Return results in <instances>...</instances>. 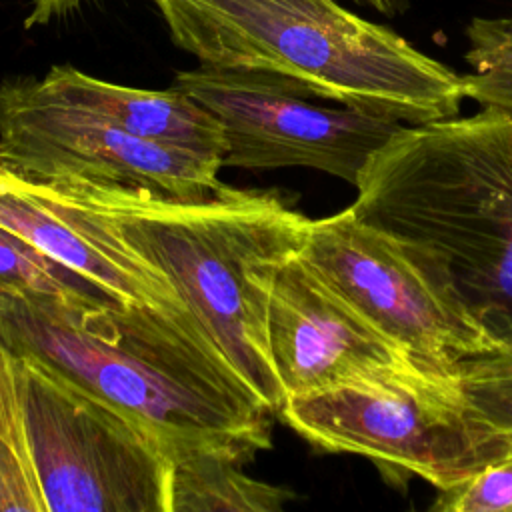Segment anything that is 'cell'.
Listing matches in <instances>:
<instances>
[{
    "label": "cell",
    "mask_w": 512,
    "mask_h": 512,
    "mask_svg": "<svg viewBox=\"0 0 512 512\" xmlns=\"http://www.w3.org/2000/svg\"><path fill=\"white\" fill-rule=\"evenodd\" d=\"M0 336L150 428L170 460L248 462L272 444V410L198 324L146 306L68 302L0 286Z\"/></svg>",
    "instance_id": "6da1fadb"
},
{
    "label": "cell",
    "mask_w": 512,
    "mask_h": 512,
    "mask_svg": "<svg viewBox=\"0 0 512 512\" xmlns=\"http://www.w3.org/2000/svg\"><path fill=\"white\" fill-rule=\"evenodd\" d=\"M354 188L352 214L422 252L494 346H512V116L402 124Z\"/></svg>",
    "instance_id": "7a4b0ae2"
},
{
    "label": "cell",
    "mask_w": 512,
    "mask_h": 512,
    "mask_svg": "<svg viewBox=\"0 0 512 512\" xmlns=\"http://www.w3.org/2000/svg\"><path fill=\"white\" fill-rule=\"evenodd\" d=\"M108 218L162 270L244 384L272 410L284 402L266 336L278 266L304 246L310 218L272 190L222 184L200 200L142 188L48 182Z\"/></svg>",
    "instance_id": "3957f363"
},
{
    "label": "cell",
    "mask_w": 512,
    "mask_h": 512,
    "mask_svg": "<svg viewBox=\"0 0 512 512\" xmlns=\"http://www.w3.org/2000/svg\"><path fill=\"white\" fill-rule=\"evenodd\" d=\"M200 64L266 72L406 126L460 114L464 76L338 0H152Z\"/></svg>",
    "instance_id": "277c9868"
},
{
    "label": "cell",
    "mask_w": 512,
    "mask_h": 512,
    "mask_svg": "<svg viewBox=\"0 0 512 512\" xmlns=\"http://www.w3.org/2000/svg\"><path fill=\"white\" fill-rule=\"evenodd\" d=\"M278 414L322 452L364 456L386 476L414 474L436 490L512 454V438L476 412L452 368L418 360L290 396Z\"/></svg>",
    "instance_id": "5b68a950"
},
{
    "label": "cell",
    "mask_w": 512,
    "mask_h": 512,
    "mask_svg": "<svg viewBox=\"0 0 512 512\" xmlns=\"http://www.w3.org/2000/svg\"><path fill=\"white\" fill-rule=\"evenodd\" d=\"M14 358L46 512H170L172 460L150 428L42 362Z\"/></svg>",
    "instance_id": "8992f818"
},
{
    "label": "cell",
    "mask_w": 512,
    "mask_h": 512,
    "mask_svg": "<svg viewBox=\"0 0 512 512\" xmlns=\"http://www.w3.org/2000/svg\"><path fill=\"white\" fill-rule=\"evenodd\" d=\"M298 256L418 362L450 368L496 348L422 252L350 208L310 220Z\"/></svg>",
    "instance_id": "52a82bcc"
},
{
    "label": "cell",
    "mask_w": 512,
    "mask_h": 512,
    "mask_svg": "<svg viewBox=\"0 0 512 512\" xmlns=\"http://www.w3.org/2000/svg\"><path fill=\"white\" fill-rule=\"evenodd\" d=\"M172 86L220 122L222 166H302L356 186L374 152L402 126L342 104H318L304 86L266 72L200 64L178 72Z\"/></svg>",
    "instance_id": "ba28073f"
},
{
    "label": "cell",
    "mask_w": 512,
    "mask_h": 512,
    "mask_svg": "<svg viewBox=\"0 0 512 512\" xmlns=\"http://www.w3.org/2000/svg\"><path fill=\"white\" fill-rule=\"evenodd\" d=\"M0 158L44 182L142 188L180 200L222 188V158L140 140L48 96L32 76L0 80Z\"/></svg>",
    "instance_id": "9c48e42d"
},
{
    "label": "cell",
    "mask_w": 512,
    "mask_h": 512,
    "mask_svg": "<svg viewBox=\"0 0 512 512\" xmlns=\"http://www.w3.org/2000/svg\"><path fill=\"white\" fill-rule=\"evenodd\" d=\"M266 336L284 400L416 360L372 326L298 254L284 260L274 274Z\"/></svg>",
    "instance_id": "30bf717a"
},
{
    "label": "cell",
    "mask_w": 512,
    "mask_h": 512,
    "mask_svg": "<svg viewBox=\"0 0 512 512\" xmlns=\"http://www.w3.org/2000/svg\"><path fill=\"white\" fill-rule=\"evenodd\" d=\"M0 224L86 276L120 304L154 308L198 324L168 276L138 254L108 218L2 158Z\"/></svg>",
    "instance_id": "8fae6325"
},
{
    "label": "cell",
    "mask_w": 512,
    "mask_h": 512,
    "mask_svg": "<svg viewBox=\"0 0 512 512\" xmlns=\"http://www.w3.org/2000/svg\"><path fill=\"white\" fill-rule=\"evenodd\" d=\"M38 86L52 98L90 112L148 142L224 158L220 122L178 88L144 90L94 78L70 64L52 66Z\"/></svg>",
    "instance_id": "7c38bea8"
},
{
    "label": "cell",
    "mask_w": 512,
    "mask_h": 512,
    "mask_svg": "<svg viewBox=\"0 0 512 512\" xmlns=\"http://www.w3.org/2000/svg\"><path fill=\"white\" fill-rule=\"evenodd\" d=\"M244 462L220 454H186L172 460L170 512H278L294 492L254 480Z\"/></svg>",
    "instance_id": "4fadbf2b"
},
{
    "label": "cell",
    "mask_w": 512,
    "mask_h": 512,
    "mask_svg": "<svg viewBox=\"0 0 512 512\" xmlns=\"http://www.w3.org/2000/svg\"><path fill=\"white\" fill-rule=\"evenodd\" d=\"M0 286L68 302L120 304L98 284L0 224ZM126 306V304H124Z\"/></svg>",
    "instance_id": "5bb4252c"
},
{
    "label": "cell",
    "mask_w": 512,
    "mask_h": 512,
    "mask_svg": "<svg viewBox=\"0 0 512 512\" xmlns=\"http://www.w3.org/2000/svg\"><path fill=\"white\" fill-rule=\"evenodd\" d=\"M466 38V98L512 116V16L472 18Z\"/></svg>",
    "instance_id": "9a60e30c"
},
{
    "label": "cell",
    "mask_w": 512,
    "mask_h": 512,
    "mask_svg": "<svg viewBox=\"0 0 512 512\" xmlns=\"http://www.w3.org/2000/svg\"><path fill=\"white\" fill-rule=\"evenodd\" d=\"M450 368L476 412L512 438V346L462 358Z\"/></svg>",
    "instance_id": "2e32d148"
},
{
    "label": "cell",
    "mask_w": 512,
    "mask_h": 512,
    "mask_svg": "<svg viewBox=\"0 0 512 512\" xmlns=\"http://www.w3.org/2000/svg\"><path fill=\"white\" fill-rule=\"evenodd\" d=\"M438 512H512V454L488 464L468 480L438 490Z\"/></svg>",
    "instance_id": "e0dca14e"
},
{
    "label": "cell",
    "mask_w": 512,
    "mask_h": 512,
    "mask_svg": "<svg viewBox=\"0 0 512 512\" xmlns=\"http://www.w3.org/2000/svg\"><path fill=\"white\" fill-rule=\"evenodd\" d=\"M46 512L24 440L0 432V512Z\"/></svg>",
    "instance_id": "ac0fdd59"
},
{
    "label": "cell",
    "mask_w": 512,
    "mask_h": 512,
    "mask_svg": "<svg viewBox=\"0 0 512 512\" xmlns=\"http://www.w3.org/2000/svg\"><path fill=\"white\" fill-rule=\"evenodd\" d=\"M0 432L26 442L16 390V358L0 336Z\"/></svg>",
    "instance_id": "d6986e66"
},
{
    "label": "cell",
    "mask_w": 512,
    "mask_h": 512,
    "mask_svg": "<svg viewBox=\"0 0 512 512\" xmlns=\"http://www.w3.org/2000/svg\"><path fill=\"white\" fill-rule=\"evenodd\" d=\"M84 0H32V10L24 20V28L44 26L52 18L70 14L76 10Z\"/></svg>",
    "instance_id": "ffe728a7"
},
{
    "label": "cell",
    "mask_w": 512,
    "mask_h": 512,
    "mask_svg": "<svg viewBox=\"0 0 512 512\" xmlns=\"http://www.w3.org/2000/svg\"><path fill=\"white\" fill-rule=\"evenodd\" d=\"M350 2L362 8H370L384 16H396L408 8V0H350Z\"/></svg>",
    "instance_id": "44dd1931"
}]
</instances>
